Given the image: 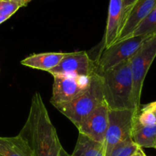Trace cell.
<instances>
[{
  "mask_svg": "<svg viewBox=\"0 0 156 156\" xmlns=\"http://www.w3.org/2000/svg\"><path fill=\"white\" fill-rule=\"evenodd\" d=\"M109 111L106 103H104L85 117L79 127V133L98 143H104L109 122Z\"/></svg>",
  "mask_w": 156,
  "mask_h": 156,
  "instance_id": "obj_10",
  "label": "cell"
},
{
  "mask_svg": "<svg viewBox=\"0 0 156 156\" xmlns=\"http://www.w3.org/2000/svg\"><path fill=\"white\" fill-rule=\"evenodd\" d=\"M67 53H43L33 54L21 60L23 66L48 73L54 69L66 56Z\"/></svg>",
  "mask_w": 156,
  "mask_h": 156,
  "instance_id": "obj_12",
  "label": "cell"
},
{
  "mask_svg": "<svg viewBox=\"0 0 156 156\" xmlns=\"http://www.w3.org/2000/svg\"><path fill=\"white\" fill-rule=\"evenodd\" d=\"M99 75L103 81L105 103L110 110H134L137 112L133 102V81L129 59Z\"/></svg>",
  "mask_w": 156,
  "mask_h": 156,
  "instance_id": "obj_2",
  "label": "cell"
},
{
  "mask_svg": "<svg viewBox=\"0 0 156 156\" xmlns=\"http://www.w3.org/2000/svg\"><path fill=\"white\" fill-rule=\"evenodd\" d=\"M18 135L33 156H59L62 146L39 92L32 97L27 120Z\"/></svg>",
  "mask_w": 156,
  "mask_h": 156,
  "instance_id": "obj_1",
  "label": "cell"
},
{
  "mask_svg": "<svg viewBox=\"0 0 156 156\" xmlns=\"http://www.w3.org/2000/svg\"><path fill=\"white\" fill-rule=\"evenodd\" d=\"M131 156H146V155L145 154V152H143V149H142V148H140V147H139L138 149L136 151L135 153H134L133 155H132Z\"/></svg>",
  "mask_w": 156,
  "mask_h": 156,
  "instance_id": "obj_22",
  "label": "cell"
},
{
  "mask_svg": "<svg viewBox=\"0 0 156 156\" xmlns=\"http://www.w3.org/2000/svg\"><path fill=\"white\" fill-rule=\"evenodd\" d=\"M140 111H149V112L154 113L156 114V101L151 102V103L148 104V105H144L143 108H140Z\"/></svg>",
  "mask_w": 156,
  "mask_h": 156,
  "instance_id": "obj_20",
  "label": "cell"
},
{
  "mask_svg": "<svg viewBox=\"0 0 156 156\" xmlns=\"http://www.w3.org/2000/svg\"><path fill=\"white\" fill-rule=\"evenodd\" d=\"M123 0H110L108 21L101 50L111 47L119 36L123 19Z\"/></svg>",
  "mask_w": 156,
  "mask_h": 156,
  "instance_id": "obj_11",
  "label": "cell"
},
{
  "mask_svg": "<svg viewBox=\"0 0 156 156\" xmlns=\"http://www.w3.org/2000/svg\"><path fill=\"white\" fill-rule=\"evenodd\" d=\"M156 33V7L139 24L131 37L149 36Z\"/></svg>",
  "mask_w": 156,
  "mask_h": 156,
  "instance_id": "obj_16",
  "label": "cell"
},
{
  "mask_svg": "<svg viewBox=\"0 0 156 156\" xmlns=\"http://www.w3.org/2000/svg\"><path fill=\"white\" fill-rule=\"evenodd\" d=\"M0 156H33L30 148L19 135L0 136Z\"/></svg>",
  "mask_w": 156,
  "mask_h": 156,
  "instance_id": "obj_13",
  "label": "cell"
},
{
  "mask_svg": "<svg viewBox=\"0 0 156 156\" xmlns=\"http://www.w3.org/2000/svg\"><path fill=\"white\" fill-rule=\"evenodd\" d=\"M149 36H134L115 43L101 50L96 62V73L101 74L124 61L130 59Z\"/></svg>",
  "mask_w": 156,
  "mask_h": 156,
  "instance_id": "obj_6",
  "label": "cell"
},
{
  "mask_svg": "<svg viewBox=\"0 0 156 156\" xmlns=\"http://www.w3.org/2000/svg\"><path fill=\"white\" fill-rule=\"evenodd\" d=\"M9 1H13V2H15L18 3V4L21 5V6H26V4L24 3V2L23 1V0H9Z\"/></svg>",
  "mask_w": 156,
  "mask_h": 156,
  "instance_id": "obj_24",
  "label": "cell"
},
{
  "mask_svg": "<svg viewBox=\"0 0 156 156\" xmlns=\"http://www.w3.org/2000/svg\"><path fill=\"white\" fill-rule=\"evenodd\" d=\"M155 149H156V142H155Z\"/></svg>",
  "mask_w": 156,
  "mask_h": 156,
  "instance_id": "obj_26",
  "label": "cell"
},
{
  "mask_svg": "<svg viewBox=\"0 0 156 156\" xmlns=\"http://www.w3.org/2000/svg\"><path fill=\"white\" fill-rule=\"evenodd\" d=\"M59 156H70V155L63 149V147H62L61 148L60 153H59Z\"/></svg>",
  "mask_w": 156,
  "mask_h": 156,
  "instance_id": "obj_23",
  "label": "cell"
},
{
  "mask_svg": "<svg viewBox=\"0 0 156 156\" xmlns=\"http://www.w3.org/2000/svg\"><path fill=\"white\" fill-rule=\"evenodd\" d=\"M136 123L140 126H150L156 123V117L154 113L140 111Z\"/></svg>",
  "mask_w": 156,
  "mask_h": 156,
  "instance_id": "obj_19",
  "label": "cell"
},
{
  "mask_svg": "<svg viewBox=\"0 0 156 156\" xmlns=\"http://www.w3.org/2000/svg\"><path fill=\"white\" fill-rule=\"evenodd\" d=\"M139 146L133 140L125 141L115 146L108 156H131L138 149Z\"/></svg>",
  "mask_w": 156,
  "mask_h": 156,
  "instance_id": "obj_17",
  "label": "cell"
},
{
  "mask_svg": "<svg viewBox=\"0 0 156 156\" xmlns=\"http://www.w3.org/2000/svg\"><path fill=\"white\" fill-rule=\"evenodd\" d=\"M155 7L156 0H137L135 2L123 13L120 33L115 43L130 37L139 24Z\"/></svg>",
  "mask_w": 156,
  "mask_h": 156,
  "instance_id": "obj_9",
  "label": "cell"
},
{
  "mask_svg": "<svg viewBox=\"0 0 156 156\" xmlns=\"http://www.w3.org/2000/svg\"><path fill=\"white\" fill-rule=\"evenodd\" d=\"M52 76H73L90 77L96 73V63L86 52L67 53L54 69L48 72Z\"/></svg>",
  "mask_w": 156,
  "mask_h": 156,
  "instance_id": "obj_8",
  "label": "cell"
},
{
  "mask_svg": "<svg viewBox=\"0 0 156 156\" xmlns=\"http://www.w3.org/2000/svg\"><path fill=\"white\" fill-rule=\"evenodd\" d=\"M90 77L73 76H53V92L50 103L53 106L72 101L86 91Z\"/></svg>",
  "mask_w": 156,
  "mask_h": 156,
  "instance_id": "obj_7",
  "label": "cell"
},
{
  "mask_svg": "<svg viewBox=\"0 0 156 156\" xmlns=\"http://www.w3.org/2000/svg\"><path fill=\"white\" fill-rule=\"evenodd\" d=\"M133 141L140 148H155L156 123L150 126H140L136 123L133 133Z\"/></svg>",
  "mask_w": 156,
  "mask_h": 156,
  "instance_id": "obj_15",
  "label": "cell"
},
{
  "mask_svg": "<svg viewBox=\"0 0 156 156\" xmlns=\"http://www.w3.org/2000/svg\"><path fill=\"white\" fill-rule=\"evenodd\" d=\"M155 117H156V114H155Z\"/></svg>",
  "mask_w": 156,
  "mask_h": 156,
  "instance_id": "obj_27",
  "label": "cell"
},
{
  "mask_svg": "<svg viewBox=\"0 0 156 156\" xmlns=\"http://www.w3.org/2000/svg\"><path fill=\"white\" fill-rule=\"evenodd\" d=\"M137 0H123V13L133 4Z\"/></svg>",
  "mask_w": 156,
  "mask_h": 156,
  "instance_id": "obj_21",
  "label": "cell"
},
{
  "mask_svg": "<svg viewBox=\"0 0 156 156\" xmlns=\"http://www.w3.org/2000/svg\"><path fill=\"white\" fill-rule=\"evenodd\" d=\"M70 156H105V146L104 143L79 133L74 151Z\"/></svg>",
  "mask_w": 156,
  "mask_h": 156,
  "instance_id": "obj_14",
  "label": "cell"
},
{
  "mask_svg": "<svg viewBox=\"0 0 156 156\" xmlns=\"http://www.w3.org/2000/svg\"><path fill=\"white\" fill-rule=\"evenodd\" d=\"M139 113L134 110H110L109 122L104 140L105 155L108 156L119 143L133 140V133Z\"/></svg>",
  "mask_w": 156,
  "mask_h": 156,
  "instance_id": "obj_5",
  "label": "cell"
},
{
  "mask_svg": "<svg viewBox=\"0 0 156 156\" xmlns=\"http://www.w3.org/2000/svg\"><path fill=\"white\" fill-rule=\"evenodd\" d=\"M156 56V33L144 41L138 51L129 59L133 81V102L140 113L143 83L148 71Z\"/></svg>",
  "mask_w": 156,
  "mask_h": 156,
  "instance_id": "obj_4",
  "label": "cell"
},
{
  "mask_svg": "<svg viewBox=\"0 0 156 156\" xmlns=\"http://www.w3.org/2000/svg\"><path fill=\"white\" fill-rule=\"evenodd\" d=\"M104 103L103 81L101 76L95 73L91 76L89 85L85 92L72 101L55 108L78 128L85 117Z\"/></svg>",
  "mask_w": 156,
  "mask_h": 156,
  "instance_id": "obj_3",
  "label": "cell"
},
{
  "mask_svg": "<svg viewBox=\"0 0 156 156\" xmlns=\"http://www.w3.org/2000/svg\"><path fill=\"white\" fill-rule=\"evenodd\" d=\"M22 6L9 0H0V24L12 16Z\"/></svg>",
  "mask_w": 156,
  "mask_h": 156,
  "instance_id": "obj_18",
  "label": "cell"
},
{
  "mask_svg": "<svg viewBox=\"0 0 156 156\" xmlns=\"http://www.w3.org/2000/svg\"><path fill=\"white\" fill-rule=\"evenodd\" d=\"M23 1L24 2V3H25V4H26V5H27L28 4V3L30 2V1H32V0H23Z\"/></svg>",
  "mask_w": 156,
  "mask_h": 156,
  "instance_id": "obj_25",
  "label": "cell"
}]
</instances>
